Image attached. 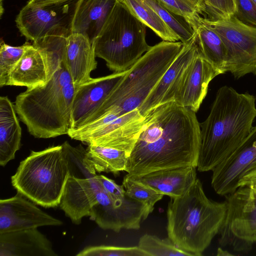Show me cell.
<instances>
[{"label":"cell","instance_id":"obj_37","mask_svg":"<svg viewBox=\"0 0 256 256\" xmlns=\"http://www.w3.org/2000/svg\"><path fill=\"white\" fill-rule=\"evenodd\" d=\"M98 176L104 189L112 198H122L126 196L122 185L118 184L114 180L104 175H98Z\"/></svg>","mask_w":256,"mask_h":256},{"label":"cell","instance_id":"obj_34","mask_svg":"<svg viewBox=\"0 0 256 256\" xmlns=\"http://www.w3.org/2000/svg\"><path fill=\"white\" fill-rule=\"evenodd\" d=\"M78 256H148L138 246L122 247L112 246H88L80 252Z\"/></svg>","mask_w":256,"mask_h":256},{"label":"cell","instance_id":"obj_13","mask_svg":"<svg viewBox=\"0 0 256 256\" xmlns=\"http://www.w3.org/2000/svg\"><path fill=\"white\" fill-rule=\"evenodd\" d=\"M196 35L183 46L148 96L138 108L144 116L158 106L174 102L182 80L190 64L198 52Z\"/></svg>","mask_w":256,"mask_h":256},{"label":"cell","instance_id":"obj_31","mask_svg":"<svg viewBox=\"0 0 256 256\" xmlns=\"http://www.w3.org/2000/svg\"><path fill=\"white\" fill-rule=\"evenodd\" d=\"M138 247L148 256H193L177 246L168 238L161 239L149 234L142 236Z\"/></svg>","mask_w":256,"mask_h":256},{"label":"cell","instance_id":"obj_1","mask_svg":"<svg viewBox=\"0 0 256 256\" xmlns=\"http://www.w3.org/2000/svg\"><path fill=\"white\" fill-rule=\"evenodd\" d=\"M125 171L140 176L162 169L196 168L200 128L196 112L174 102L145 116Z\"/></svg>","mask_w":256,"mask_h":256},{"label":"cell","instance_id":"obj_8","mask_svg":"<svg viewBox=\"0 0 256 256\" xmlns=\"http://www.w3.org/2000/svg\"><path fill=\"white\" fill-rule=\"evenodd\" d=\"M144 120L138 110L122 116L110 112L70 132L68 135L88 145L110 146L130 154Z\"/></svg>","mask_w":256,"mask_h":256},{"label":"cell","instance_id":"obj_32","mask_svg":"<svg viewBox=\"0 0 256 256\" xmlns=\"http://www.w3.org/2000/svg\"><path fill=\"white\" fill-rule=\"evenodd\" d=\"M174 14L182 16L194 28L198 25L200 15L206 13L204 0H159Z\"/></svg>","mask_w":256,"mask_h":256},{"label":"cell","instance_id":"obj_27","mask_svg":"<svg viewBox=\"0 0 256 256\" xmlns=\"http://www.w3.org/2000/svg\"><path fill=\"white\" fill-rule=\"evenodd\" d=\"M146 26L164 40L176 42L179 40L176 33L158 14L142 0H120Z\"/></svg>","mask_w":256,"mask_h":256},{"label":"cell","instance_id":"obj_12","mask_svg":"<svg viewBox=\"0 0 256 256\" xmlns=\"http://www.w3.org/2000/svg\"><path fill=\"white\" fill-rule=\"evenodd\" d=\"M150 213L147 206L127 196L121 200L114 201L106 192L92 208L89 216L102 229L119 232L122 229L138 230Z\"/></svg>","mask_w":256,"mask_h":256},{"label":"cell","instance_id":"obj_4","mask_svg":"<svg viewBox=\"0 0 256 256\" xmlns=\"http://www.w3.org/2000/svg\"><path fill=\"white\" fill-rule=\"evenodd\" d=\"M78 86L72 82L64 62L44 85L26 90L16 98L20 120L36 138L68 134L72 128V105Z\"/></svg>","mask_w":256,"mask_h":256},{"label":"cell","instance_id":"obj_16","mask_svg":"<svg viewBox=\"0 0 256 256\" xmlns=\"http://www.w3.org/2000/svg\"><path fill=\"white\" fill-rule=\"evenodd\" d=\"M256 160V126L235 151L212 170L211 184L215 192L226 196L234 192L240 176Z\"/></svg>","mask_w":256,"mask_h":256},{"label":"cell","instance_id":"obj_6","mask_svg":"<svg viewBox=\"0 0 256 256\" xmlns=\"http://www.w3.org/2000/svg\"><path fill=\"white\" fill-rule=\"evenodd\" d=\"M70 174L68 158L62 145L31 151L11 177L12 186L35 204L54 208L60 204Z\"/></svg>","mask_w":256,"mask_h":256},{"label":"cell","instance_id":"obj_28","mask_svg":"<svg viewBox=\"0 0 256 256\" xmlns=\"http://www.w3.org/2000/svg\"><path fill=\"white\" fill-rule=\"evenodd\" d=\"M66 37L48 36L34 42L32 46L41 54L44 60L48 80L58 70L64 61Z\"/></svg>","mask_w":256,"mask_h":256},{"label":"cell","instance_id":"obj_14","mask_svg":"<svg viewBox=\"0 0 256 256\" xmlns=\"http://www.w3.org/2000/svg\"><path fill=\"white\" fill-rule=\"evenodd\" d=\"M34 204L18 192L12 198L0 200V234L62 224Z\"/></svg>","mask_w":256,"mask_h":256},{"label":"cell","instance_id":"obj_36","mask_svg":"<svg viewBox=\"0 0 256 256\" xmlns=\"http://www.w3.org/2000/svg\"><path fill=\"white\" fill-rule=\"evenodd\" d=\"M238 12L234 15L244 22L256 26V4L253 0H236Z\"/></svg>","mask_w":256,"mask_h":256},{"label":"cell","instance_id":"obj_38","mask_svg":"<svg viewBox=\"0 0 256 256\" xmlns=\"http://www.w3.org/2000/svg\"><path fill=\"white\" fill-rule=\"evenodd\" d=\"M256 184V160L253 162L240 176L238 184L240 186Z\"/></svg>","mask_w":256,"mask_h":256},{"label":"cell","instance_id":"obj_39","mask_svg":"<svg viewBox=\"0 0 256 256\" xmlns=\"http://www.w3.org/2000/svg\"><path fill=\"white\" fill-rule=\"evenodd\" d=\"M72 0H30L26 4L32 6H42L52 4L62 3Z\"/></svg>","mask_w":256,"mask_h":256},{"label":"cell","instance_id":"obj_24","mask_svg":"<svg viewBox=\"0 0 256 256\" xmlns=\"http://www.w3.org/2000/svg\"><path fill=\"white\" fill-rule=\"evenodd\" d=\"M15 106L6 96L0 97V165L5 166L15 158L22 137Z\"/></svg>","mask_w":256,"mask_h":256},{"label":"cell","instance_id":"obj_3","mask_svg":"<svg viewBox=\"0 0 256 256\" xmlns=\"http://www.w3.org/2000/svg\"><path fill=\"white\" fill-rule=\"evenodd\" d=\"M227 212V204L207 197L198 178L182 196L170 198L167 209L168 238L180 248L202 256L220 233Z\"/></svg>","mask_w":256,"mask_h":256},{"label":"cell","instance_id":"obj_41","mask_svg":"<svg viewBox=\"0 0 256 256\" xmlns=\"http://www.w3.org/2000/svg\"><path fill=\"white\" fill-rule=\"evenodd\" d=\"M4 0H0V16H2V14H3V12L4 11V9L3 8V7H2V1Z\"/></svg>","mask_w":256,"mask_h":256},{"label":"cell","instance_id":"obj_35","mask_svg":"<svg viewBox=\"0 0 256 256\" xmlns=\"http://www.w3.org/2000/svg\"><path fill=\"white\" fill-rule=\"evenodd\" d=\"M206 14L210 18H226L234 16L238 12L236 0H204Z\"/></svg>","mask_w":256,"mask_h":256},{"label":"cell","instance_id":"obj_9","mask_svg":"<svg viewBox=\"0 0 256 256\" xmlns=\"http://www.w3.org/2000/svg\"><path fill=\"white\" fill-rule=\"evenodd\" d=\"M221 38L226 52V72L238 79L247 74L256 76V26L235 16L226 18H201Z\"/></svg>","mask_w":256,"mask_h":256},{"label":"cell","instance_id":"obj_20","mask_svg":"<svg viewBox=\"0 0 256 256\" xmlns=\"http://www.w3.org/2000/svg\"><path fill=\"white\" fill-rule=\"evenodd\" d=\"M50 242L37 228L0 234V256H56Z\"/></svg>","mask_w":256,"mask_h":256},{"label":"cell","instance_id":"obj_18","mask_svg":"<svg viewBox=\"0 0 256 256\" xmlns=\"http://www.w3.org/2000/svg\"><path fill=\"white\" fill-rule=\"evenodd\" d=\"M220 74V72L198 50L186 72L174 102L196 112L207 94L209 84Z\"/></svg>","mask_w":256,"mask_h":256},{"label":"cell","instance_id":"obj_29","mask_svg":"<svg viewBox=\"0 0 256 256\" xmlns=\"http://www.w3.org/2000/svg\"><path fill=\"white\" fill-rule=\"evenodd\" d=\"M142 0L158 14L183 44L188 42L193 38L195 32L184 18L171 12L159 0Z\"/></svg>","mask_w":256,"mask_h":256},{"label":"cell","instance_id":"obj_43","mask_svg":"<svg viewBox=\"0 0 256 256\" xmlns=\"http://www.w3.org/2000/svg\"><path fill=\"white\" fill-rule=\"evenodd\" d=\"M253 1L256 3V0H253Z\"/></svg>","mask_w":256,"mask_h":256},{"label":"cell","instance_id":"obj_15","mask_svg":"<svg viewBox=\"0 0 256 256\" xmlns=\"http://www.w3.org/2000/svg\"><path fill=\"white\" fill-rule=\"evenodd\" d=\"M106 194L97 174L86 178L70 174L59 206L73 223L79 224Z\"/></svg>","mask_w":256,"mask_h":256},{"label":"cell","instance_id":"obj_5","mask_svg":"<svg viewBox=\"0 0 256 256\" xmlns=\"http://www.w3.org/2000/svg\"><path fill=\"white\" fill-rule=\"evenodd\" d=\"M182 42L163 40L151 47L130 68L101 106L84 122L107 113L122 116L138 110L180 52Z\"/></svg>","mask_w":256,"mask_h":256},{"label":"cell","instance_id":"obj_23","mask_svg":"<svg viewBox=\"0 0 256 256\" xmlns=\"http://www.w3.org/2000/svg\"><path fill=\"white\" fill-rule=\"evenodd\" d=\"M46 65L42 57L32 44H30L22 57L8 74L6 86L32 88L48 82Z\"/></svg>","mask_w":256,"mask_h":256},{"label":"cell","instance_id":"obj_2","mask_svg":"<svg viewBox=\"0 0 256 256\" xmlns=\"http://www.w3.org/2000/svg\"><path fill=\"white\" fill-rule=\"evenodd\" d=\"M256 98L222 86L216 92L210 114L200 128L196 168L212 170L230 156L250 132L256 118Z\"/></svg>","mask_w":256,"mask_h":256},{"label":"cell","instance_id":"obj_7","mask_svg":"<svg viewBox=\"0 0 256 256\" xmlns=\"http://www.w3.org/2000/svg\"><path fill=\"white\" fill-rule=\"evenodd\" d=\"M146 26L118 0L93 42L96 56L114 72L128 70L152 47L146 42Z\"/></svg>","mask_w":256,"mask_h":256},{"label":"cell","instance_id":"obj_22","mask_svg":"<svg viewBox=\"0 0 256 256\" xmlns=\"http://www.w3.org/2000/svg\"><path fill=\"white\" fill-rule=\"evenodd\" d=\"M196 168L190 166L169 168L135 176L164 195L176 198L184 194L196 180Z\"/></svg>","mask_w":256,"mask_h":256},{"label":"cell","instance_id":"obj_11","mask_svg":"<svg viewBox=\"0 0 256 256\" xmlns=\"http://www.w3.org/2000/svg\"><path fill=\"white\" fill-rule=\"evenodd\" d=\"M78 1L38 7L26 4L16 16V26L27 40L33 42L48 36L67 37L72 34Z\"/></svg>","mask_w":256,"mask_h":256},{"label":"cell","instance_id":"obj_40","mask_svg":"<svg viewBox=\"0 0 256 256\" xmlns=\"http://www.w3.org/2000/svg\"><path fill=\"white\" fill-rule=\"evenodd\" d=\"M217 256H232V254L228 252L222 250L219 248L217 250Z\"/></svg>","mask_w":256,"mask_h":256},{"label":"cell","instance_id":"obj_21","mask_svg":"<svg viewBox=\"0 0 256 256\" xmlns=\"http://www.w3.org/2000/svg\"><path fill=\"white\" fill-rule=\"evenodd\" d=\"M118 0H78L72 33L81 34L93 43Z\"/></svg>","mask_w":256,"mask_h":256},{"label":"cell","instance_id":"obj_26","mask_svg":"<svg viewBox=\"0 0 256 256\" xmlns=\"http://www.w3.org/2000/svg\"><path fill=\"white\" fill-rule=\"evenodd\" d=\"M200 18L194 29L196 35L199 52L221 74H224L226 72V52L224 44L218 34L201 22Z\"/></svg>","mask_w":256,"mask_h":256},{"label":"cell","instance_id":"obj_42","mask_svg":"<svg viewBox=\"0 0 256 256\" xmlns=\"http://www.w3.org/2000/svg\"><path fill=\"white\" fill-rule=\"evenodd\" d=\"M253 243L256 242V233L254 234L252 238Z\"/></svg>","mask_w":256,"mask_h":256},{"label":"cell","instance_id":"obj_17","mask_svg":"<svg viewBox=\"0 0 256 256\" xmlns=\"http://www.w3.org/2000/svg\"><path fill=\"white\" fill-rule=\"evenodd\" d=\"M126 71L92 78L78 86L72 102L70 131L84 124L112 92Z\"/></svg>","mask_w":256,"mask_h":256},{"label":"cell","instance_id":"obj_10","mask_svg":"<svg viewBox=\"0 0 256 256\" xmlns=\"http://www.w3.org/2000/svg\"><path fill=\"white\" fill-rule=\"evenodd\" d=\"M226 198L227 212L219 243L237 252H248L256 233V184L240 186Z\"/></svg>","mask_w":256,"mask_h":256},{"label":"cell","instance_id":"obj_30","mask_svg":"<svg viewBox=\"0 0 256 256\" xmlns=\"http://www.w3.org/2000/svg\"><path fill=\"white\" fill-rule=\"evenodd\" d=\"M122 185L127 196L147 206L152 212L155 204L164 196L128 174L124 177Z\"/></svg>","mask_w":256,"mask_h":256},{"label":"cell","instance_id":"obj_19","mask_svg":"<svg viewBox=\"0 0 256 256\" xmlns=\"http://www.w3.org/2000/svg\"><path fill=\"white\" fill-rule=\"evenodd\" d=\"M94 46L81 34L72 33L66 37L64 63L72 82L79 86L90 80V73L97 67Z\"/></svg>","mask_w":256,"mask_h":256},{"label":"cell","instance_id":"obj_25","mask_svg":"<svg viewBox=\"0 0 256 256\" xmlns=\"http://www.w3.org/2000/svg\"><path fill=\"white\" fill-rule=\"evenodd\" d=\"M130 154L126 152L106 146L88 145L84 157L88 171L92 175L96 172L118 174L125 171Z\"/></svg>","mask_w":256,"mask_h":256},{"label":"cell","instance_id":"obj_33","mask_svg":"<svg viewBox=\"0 0 256 256\" xmlns=\"http://www.w3.org/2000/svg\"><path fill=\"white\" fill-rule=\"evenodd\" d=\"M30 43L26 42L23 45L14 46L1 40L0 44V86H6L8 76L19 62Z\"/></svg>","mask_w":256,"mask_h":256}]
</instances>
